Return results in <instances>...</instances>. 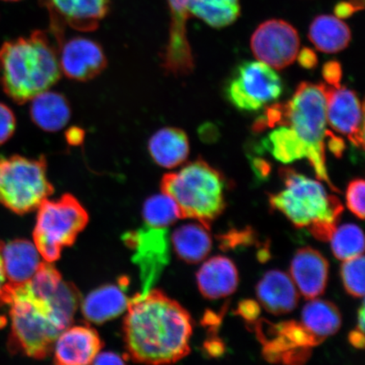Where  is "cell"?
Returning <instances> with one entry per match:
<instances>
[{"instance_id": "24", "label": "cell", "mask_w": 365, "mask_h": 365, "mask_svg": "<svg viewBox=\"0 0 365 365\" xmlns=\"http://www.w3.org/2000/svg\"><path fill=\"white\" fill-rule=\"evenodd\" d=\"M309 38L319 51L335 53L348 47L351 31L340 18L322 15L314 18L310 25Z\"/></svg>"}, {"instance_id": "10", "label": "cell", "mask_w": 365, "mask_h": 365, "mask_svg": "<svg viewBox=\"0 0 365 365\" xmlns=\"http://www.w3.org/2000/svg\"><path fill=\"white\" fill-rule=\"evenodd\" d=\"M300 41L294 27L282 20H269L257 27L251 38L255 58L272 68L282 70L298 56Z\"/></svg>"}, {"instance_id": "38", "label": "cell", "mask_w": 365, "mask_h": 365, "mask_svg": "<svg viewBox=\"0 0 365 365\" xmlns=\"http://www.w3.org/2000/svg\"><path fill=\"white\" fill-rule=\"evenodd\" d=\"M124 359L120 355L111 352L100 353L95 358L93 364H124Z\"/></svg>"}, {"instance_id": "11", "label": "cell", "mask_w": 365, "mask_h": 365, "mask_svg": "<svg viewBox=\"0 0 365 365\" xmlns=\"http://www.w3.org/2000/svg\"><path fill=\"white\" fill-rule=\"evenodd\" d=\"M47 8L51 31L58 46L65 39L66 26L93 31L108 15L110 0H39Z\"/></svg>"}, {"instance_id": "23", "label": "cell", "mask_w": 365, "mask_h": 365, "mask_svg": "<svg viewBox=\"0 0 365 365\" xmlns=\"http://www.w3.org/2000/svg\"><path fill=\"white\" fill-rule=\"evenodd\" d=\"M31 101L30 115L40 129L56 132L66 127L71 120L70 104L61 93L45 91Z\"/></svg>"}, {"instance_id": "28", "label": "cell", "mask_w": 365, "mask_h": 365, "mask_svg": "<svg viewBox=\"0 0 365 365\" xmlns=\"http://www.w3.org/2000/svg\"><path fill=\"white\" fill-rule=\"evenodd\" d=\"M279 126L264 141L267 149L272 156L282 163H291L307 158V148L294 130L287 125Z\"/></svg>"}, {"instance_id": "4", "label": "cell", "mask_w": 365, "mask_h": 365, "mask_svg": "<svg viewBox=\"0 0 365 365\" xmlns=\"http://www.w3.org/2000/svg\"><path fill=\"white\" fill-rule=\"evenodd\" d=\"M279 175L284 187L269 197L272 208L297 227H307L314 238L330 240L344 211L340 200L328 194L322 182L292 168H282Z\"/></svg>"}, {"instance_id": "40", "label": "cell", "mask_w": 365, "mask_h": 365, "mask_svg": "<svg viewBox=\"0 0 365 365\" xmlns=\"http://www.w3.org/2000/svg\"><path fill=\"white\" fill-rule=\"evenodd\" d=\"M349 341L355 348L363 349L364 346V332L359 329L353 331L349 334Z\"/></svg>"}, {"instance_id": "35", "label": "cell", "mask_w": 365, "mask_h": 365, "mask_svg": "<svg viewBox=\"0 0 365 365\" xmlns=\"http://www.w3.org/2000/svg\"><path fill=\"white\" fill-rule=\"evenodd\" d=\"M364 7L363 0H352V1L341 2L335 8L336 16L341 19L349 18L354 13L362 10Z\"/></svg>"}, {"instance_id": "12", "label": "cell", "mask_w": 365, "mask_h": 365, "mask_svg": "<svg viewBox=\"0 0 365 365\" xmlns=\"http://www.w3.org/2000/svg\"><path fill=\"white\" fill-rule=\"evenodd\" d=\"M327 100V120L333 130L364 149V105L355 91L346 86L322 84Z\"/></svg>"}, {"instance_id": "22", "label": "cell", "mask_w": 365, "mask_h": 365, "mask_svg": "<svg viewBox=\"0 0 365 365\" xmlns=\"http://www.w3.org/2000/svg\"><path fill=\"white\" fill-rule=\"evenodd\" d=\"M130 299L122 287L106 285L91 292L82 302V313L88 322L102 324L120 316Z\"/></svg>"}, {"instance_id": "17", "label": "cell", "mask_w": 365, "mask_h": 365, "mask_svg": "<svg viewBox=\"0 0 365 365\" xmlns=\"http://www.w3.org/2000/svg\"><path fill=\"white\" fill-rule=\"evenodd\" d=\"M292 280L305 299H314L325 292L329 263L319 251L305 247L297 251L291 263Z\"/></svg>"}, {"instance_id": "36", "label": "cell", "mask_w": 365, "mask_h": 365, "mask_svg": "<svg viewBox=\"0 0 365 365\" xmlns=\"http://www.w3.org/2000/svg\"><path fill=\"white\" fill-rule=\"evenodd\" d=\"M237 314L246 319L248 323H253L259 314L258 304L252 300H245L239 305Z\"/></svg>"}, {"instance_id": "41", "label": "cell", "mask_w": 365, "mask_h": 365, "mask_svg": "<svg viewBox=\"0 0 365 365\" xmlns=\"http://www.w3.org/2000/svg\"><path fill=\"white\" fill-rule=\"evenodd\" d=\"M67 135L68 143L73 145H77L81 143L82 138L84 137L83 133H82V130L77 129V128L68 131Z\"/></svg>"}, {"instance_id": "39", "label": "cell", "mask_w": 365, "mask_h": 365, "mask_svg": "<svg viewBox=\"0 0 365 365\" xmlns=\"http://www.w3.org/2000/svg\"><path fill=\"white\" fill-rule=\"evenodd\" d=\"M3 242L0 241V307L4 304V294H6V287L7 285V280L6 274H4V264L2 258V247Z\"/></svg>"}, {"instance_id": "33", "label": "cell", "mask_w": 365, "mask_h": 365, "mask_svg": "<svg viewBox=\"0 0 365 365\" xmlns=\"http://www.w3.org/2000/svg\"><path fill=\"white\" fill-rule=\"evenodd\" d=\"M16 118L7 105L0 103V145L6 143L15 134Z\"/></svg>"}, {"instance_id": "13", "label": "cell", "mask_w": 365, "mask_h": 365, "mask_svg": "<svg viewBox=\"0 0 365 365\" xmlns=\"http://www.w3.org/2000/svg\"><path fill=\"white\" fill-rule=\"evenodd\" d=\"M135 250V262L140 268L143 289L140 294L152 289L163 268L170 262V237L168 227L148 226L127 237Z\"/></svg>"}, {"instance_id": "14", "label": "cell", "mask_w": 365, "mask_h": 365, "mask_svg": "<svg viewBox=\"0 0 365 365\" xmlns=\"http://www.w3.org/2000/svg\"><path fill=\"white\" fill-rule=\"evenodd\" d=\"M58 61L61 73L77 81L93 79L107 66L101 46L83 36L63 40L58 45Z\"/></svg>"}, {"instance_id": "29", "label": "cell", "mask_w": 365, "mask_h": 365, "mask_svg": "<svg viewBox=\"0 0 365 365\" xmlns=\"http://www.w3.org/2000/svg\"><path fill=\"white\" fill-rule=\"evenodd\" d=\"M330 240L333 254L341 261H346L364 254L363 231L359 226L352 223L336 228Z\"/></svg>"}, {"instance_id": "1", "label": "cell", "mask_w": 365, "mask_h": 365, "mask_svg": "<svg viewBox=\"0 0 365 365\" xmlns=\"http://www.w3.org/2000/svg\"><path fill=\"white\" fill-rule=\"evenodd\" d=\"M79 300L78 291L49 262H43L26 284H7L4 304L11 307L14 346L31 358H45L71 325Z\"/></svg>"}, {"instance_id": "19", "label": "cell", "mask_w": 365, "mask_h": 365, "mask_svg": "<svg viewBox=\"0 0 365 365\" xmlns=\"http://www.w3.org/2000/svg\"><path fill=\"white\" fill-rule=\"evenodd\" d=\"M257 294L262 307L273 314L293 312L299 302L294 282L286 273L273 270L264 274L259 282Z\"/></svg>"}, {"instance_id": "27", "label": "cell", "mask_w": 365, "mask_h": 365, "mask_svg": "<svg viewBox=\"0 0 365 365\" xmlns=\"http://www.w3.org/2000/svg\"><path fill=\"white\" fill-rule=\"evenodd\" d=\"M190 13L214 29H222L238 19L240 0H191Z\"/></svg>"}, {"instance_id": "37", "label": "cell", "mask_w": 365, "mask_h": 365, "mask_svg": "<svg viewBox=\"0 0 365 365\" xmlns=\"http://www.w3.org/2000/svg\"><path fill=\"white\" fill-rule=\"evenodd\" d=\"M297 57L300 66L305 68H313L317 65L318 58L312 49L304 48Z\"/></svg>"}, {"instance_id": "16", "label": "cell", "mask_w": 365, "mask_h": 365, "mask_svg": "<svg viewBox=\"0 0 365 365\" xmlns=\"http://www.w3.org/2000/svg\"><path fill=\"white\" fill-rule=\"evenodd\" d=\"M101 348V340L93 328L70 326L54 341V360L63 365L91 364Z\"/></svg>"}, {"instance_id": "15", "label": "cell", "mask_w": 365, "mask_h": 365, "mask_svg": "<svg viewBox=\"0 0 365 365\" xmlns=\"http://www.w3.org/2000/svg\"><path fill=\"white\" fill-rule=\"evenodd\" d=\"M170 12V39L163 54V68L175 76L190 75L195 68L187 38L186 23L191 0H167Z\"/></svg>"}, {"instance_id": "25", "label": "cell", "mask_w": 365, "mask_h": 365, "mask_svg": "<svg viewBox=\"0 0 365 365\" xmlns=\"http://www.w3.org/2000/svg\"><path fill=\"white\" fill-rule=\"evenodd\" d=\"M172 243L178 257L190 264L203 261L212 247L207 228L195 223L178 227L172 235Z\"/></svg>"}, {"instance_id": "44", "label": "cell", "mask_w": 365, "mask_h": 365, "mask_svg": "<svg viewBox=\"0 0 365 365\" xmlns=\"http://www.w3.org/2000/svg\"><path fill=\"white\" fill-rule=\"evenodd\" d=\"M2 1H6V2H16V1H21V0H2Z\"/></svg>"}, {"instance_id": "18", "label": "cell", "mask_w": 365, "mask_h": 365, "mask_svg": "<svg viewBox=\"0 0 365 365\" xmlns=\"http://www.w3.org/2000/svg\"><path fill=\"white\" fill-rule=\"evenodd\" d=\"M1 253L7 284L11 286L30 281L43 262L35 244L26 240L4 244Z\"/></svg>"}, {"instance_id": "5", "label": "cell", "mask_w": 365, "mask_h": 365, "mask_svg": "<svg viewBox=\"0 0 365 365\" xmlns=\"http://www.w3.org/2000/svg\"><path fill=\"white\" fill-rule=\"evenodd\" d=\"M272 113L274 127L289 126L302 141L307 158L319 179L340 192L332 184L327 168L325 141L331 132L327 130V100L322 84L302 82L289 102L272 105Z\"/></svg>"}, {"instance_id": "43", "label": "cell", "mask_w": 365, "mask_h": 365, "mask_svg": "<svg viewBox=\"0 0 365 365\" xmlns=\"http://www.w3.org/2000/svg\"><path fill=\"white\" fill-rule=\"evenodd\" d=\"M357 329L364 332V304H362L359 312V326Z\"/></svg>"}, {"instance_id": "7", "label": "cell", "mask_w": 365, "mask_h": 365, "mask_svg": "<svg viewBox=\"0 0 365 365\" xmlns=\"http://www.w3.org/2000/svg\"><path fill=\"white\" fill-rule=\"evenodd\" d=\"M53 193L43 156L0 154V203L17 214L38 209Z\"/></svg>"}, {"instance_id": "42", "label": "cell", "mask_w": 365, "mask_h": 365, "mask_svg": "<svg viewBox=\"0 0 365 365\" xmlns=\"http://www.w3.org/2000/svg\"><path fill=\"white\" fill-rule=\"evenodd\" d=\"M205 346H207L209 354L213 356H218L223 352V346L217 341H209Z\"/></svg>"}, {"instance_id": "3", "label": "cell", "mask_w": 365, "mask_h": 365, "mask_svg": "<svg viewBox=\"0 0 365 365\" xmlns=\"http://www.w3.org/2000/svg\"><path fill=\"white\" fill-rule=\"evenodd\" d=\"M61 75L58 46L45 31L7 41L0 48V84L18 104L52 88Z\"/></svg>"}, {"instance_id": "2", "label": "cell", "mask_w": 365, "mask_h": 365, "mask_svg": "<svg viewBox=\"0 0 365 365\" xmlns=\"http://www.w3.org/2000/svg\"><path fill=\"white\" fill-rule=\"evenodd\" d=\"M124 330L128 352L136 362L175 363L190 351L192 319L161 291L150 289L130 299Z\"/></svg>"}, {"instance_id": "32", "label": "cell", "mask_w": 365, "mask_h": 365, "mask_svg": "<svg viewBox=\"0 0 365 365\" xmlns=\"http://www.w3.org/2000/svg\"><path fill=\"white\" fill-rule=\"evenodd\" d=\"M364 191L365 182L361 179L350 182L346 189V205L351 212L360 219L364 217Z\"/></svg>"}, {"instance_id": "9", "label": "cell", "mask_w": 365, "mask_h": 365, "mask_svg": "<svg viewBox=\"0 0 365 365\" xmlns=\"http://www.w3.org/2000/svg\"><path fill=\"white\" fill-rule=\"evenodd\" d=\"M281 77L262 61L242 63L227 88L228 100L242 111L254 112L276 101L282 93Z\"/></svg>"}, {"instance_id": "34", "label": "cell", "mask_w": 365, "mask_h": 365, "mask_svg": "<svg viewBox=\"0 0 365 365\" xmlns=\"http://www.w3.org/2000/svg\"><path fill=\"white\" fill-rule=\"evenodd\" d=\"M341 67L336 61H330L323 67L322 75L328 86H339L341 79Z\"/></svg>"}, {"instance_id": "8", "label": "cell", "mask_w": 365, "mask_h": 365, "mask_svg": "<svg viewBox=\"0 0 365 365\" xmlns=\"http://www.w3.org/2000/svg\"><path fill=\"white\" fill-rule=\"evenodd\" d=\"M38 209L34 244L43 261L53 263L84 230L88 214L78 200L68 194L58 200H45Z\"/></svg>"}, {"instance_id": "30", "label": "cell", "mask_w": 365, "mask_h": 365, "mask_svg": "<svg viewBox=\"0 0 365 365\" xmlns=\"http://www.w3.org/2000/svg\"><path fill=\"white\" fill-rule=\"evenodd\" d=\"M143 217L147 225L153 227H168L181 218L175 200L163 192L152 196L145 202Z\"/></svg>"}, {"instance_id": "6", "label": "cell", "mask_w": 365, "mask_h": 365, "mask_svg": "<svg viewBox=\"0 0 365 365\" xmlns=\"http://www.w3.org/2000/svg\"><path fill=\"white\" fill-rule=\"evenodd\" d=\"M162 190L175 200L181 218L195 219L208 230L226 207L225 178L202 158L164 175Z\"/></svg>"}, {"instance_id": "21", "label": "cell", "mask_w": 365, "mask_h": 365, "mask_svg": "<svg viewBox=\"0 0 365 365\" xmlns=\"http://www.w3.org/2000/svg\"><path fill=\"white\" fill-rule=\"evenodd\" d=\"M148 150L150 158L158 165L172 170L181 165L188 158V136L184 130L178 128H163L150 137Z\"/></svg>"}, {"instance_id": "26", "label": "cell", "mask_w": 365, "mask_h": 365, "mask_svg": "<svg viewBox=\"0 0 365 365\" xmlns=\"http://www.w3.org/2000/svg\"><path fill=\"white\" fill-rule=\"evenodd\" d=\"M301 324L310 334L322 342L339 331L341 316L339 309L329 301L312 299L303 309Z\"/></svg>"}, {"instance_id": "20", "label": "cell", "mask_w": 365, "mask_h": 365, "mask_svg": "<svg viewBox=\"0 0 365 365\" xmlns=\"http://www.w3.org/2000/svg\"><path fill=\"white\" fill-rule=\"evenodd\" d=\"M200 293L208 299L225 298L234 294L239 284L238 270L230 259L215 257L202 264L197 272Z\"/></svg>"}, {"instance_id": "31", "label": "cell", "mask_w": 365, "mask_h": 365, "mask_svg": "<svg viewBox=\"0 0 365 365\" xmlns=\"http://www.w3.org/2000/svg\"><path fill=\"white\" fill-rule=\"evenodd\" d=\"M341 280L345 289L355 298H363L364 295V257L346 259L341 267Z\"/></svg>"}]
</instances>
